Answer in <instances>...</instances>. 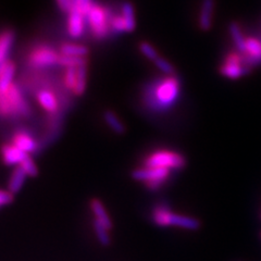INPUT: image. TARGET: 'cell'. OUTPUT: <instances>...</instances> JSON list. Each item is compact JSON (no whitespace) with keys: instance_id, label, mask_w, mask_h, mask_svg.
Here are the masks:
<instances>
[{"instance_id":"cell-13","label":"cell","mask_w":261,"mask_h":261,"mask_svg":"<svg viewBox=\"0 0 261 261\" xmlns=\"http://www.w3.org/2000/svg\"><path fill=\"white\" fill-rule=\"evenodd\" d=\"M14 72L15 64L12 61L7 60L2 63V67H0V91L5 92L10 87L11 84H13L12 79Z\"/></svg>"},{"instance_id":"cell-36","label":"cell","mask_w":261,"mask_h":261,"mask_svg":"<svg viewBox=\"0 0 261 261\" xmlns=\"http://www.w3.org/2000/svg\"><path fill=\"white\" fill-rule=\"evenodd\" d=\"M260 236H261V233H260Z\"/></svg>"},{"instance_id":"cell-15","label":"cell","mask_w":261,"mask_h":261,"mask_svg":"<svg viewBox=\"0 0 261 261\" xmlns=\"http://www.w3.org/2000/svg\"><path fill=\"white\" fill-rule=\"evenodd\" d=\"M14 32L12 30H4L0 36V62L4 63L7 61L9 51L14 42Z\"/></svg>"},{"instance_id":"cell-21","label":"cell","mask_w":261,"mask_h":261,"mask_svg":"<svg viewBox=\"0 0 261 261\" xmlns=\"http://www.w3.org/2000/svg\"><path fill=\"white\" fill-rule=\"evenodd\" d=\"M122 16L124 19L126 32H133L136 27L134 7L130 3H124L122 5Z\"/></svg>"},{"instance_id":"cell-27","label":"cell","mask_w":261,"mask_h":261,"mask_svg":"<svg viewBox=\"0 0 261 261\" xmlns=\"http://www.w3.org/2000/svg\"><path fill=\"white\" fill-rule=\"evenodd\" d=\"M140 50L147 59H149L151 61H154L159 57L156 49H154L149 43H147V42H142L140 44Z\"/></svg>"},{"instance_id":"cell-2","label":"cell","mask_w":261,"mask_h":261,"mask_svg":"<svg viewBox=\"0 0 261 261\" xmlns=\"http://www.w3.org/2000/svg\"><path fill=\"white\" fill-rule=\"evenodd\" d=\"M153 222L159 226L173 225L186 230H197L200 226L198 220L191 217L173 214L166 207H156L152 211Z\"/></svg>"},{"instance_id":"cell-10","label":"cell","mask_w":261,"mask_h":261,"mask_svg":"<svg viewBox=\"0 0 261 261\" xmlns=\"http://www.w3.org/2000/svg\"><path fill=\"white\" fill-rule=\"evenodd\" d=\"M84 14L75 10L72 9L69 12L68 16V32L69 34L73 38H79L85 31V20H84Z\"/></svg>"},{"instance_id":"cell-14","label":"cell","mask_w":261,"mask_h":261,"mask_svg":"<svg viewBox=\"0 0 261 261\" xmlns=\"http://www.w3.org/2000/svg\"><path fill=\"white\" fill-rule=\"evenodd\" d=\"M37 100L47 112L55 113L59 108L56 96L50 91H47V89H42L37 93Z\"/></svg>"},{"instance_id":"cell-9","label":"cell","mask_w":261,"mask_h":261,"mask_svg":"<svg viewBox=\"0 0 261 261\" xmlns=\"http://www.w3.org/2000/svg\"><path fill=\"white\" fill-rule=\"evenodd\" d=\"M250 67L261 63V39L257 37H246L245 53L243 54Z\"/></svg>"},{"instance_id":"cell-4","label":"cell","mask_w":261,"mask_h":261,"mask_svg":"<svg viewBox=\"0 0 261 261\" xmlns=\"http://www.w3.org/2000/svg\"><path fill=\"white\" fill-rule=\"evenodd\" d=\"M250 68L243 54L233 51L226 55L224 62L220 67V73L227 79L238 80L249 73Z\"/></svg>"},{"instance_id":"cell-32","label":"cell","mask_w":261,"mask_h":261,"mask_svg":"<svg viewBox=\"0 0 261 261\" xmlns=\"http://www.w3.org/2000/svg\"><path fill=\"white\" fill-rule=\"evenodd\" d=\"M13 200V194L10 191H5L3 190L0 192V205L6 206L9 205Z\"/></svg>"},{"instance_id":"cell-3","label":"cell","mask_w":261,"mask_h":261,"mask_svg":"<svg viewBox=\"0 0 261 261\" xmlns=\"http://www.w3.org/2000/svg\"><path fill=\"white\" fill-rule=\"evenodd\" d=\"M2 100H0V110L3 116H11V114H25L29 113V107L25 100L14 84L5 92H2Z\"/></svg>"},{"instance_id":"cell-16","label":"cell","mask_w":261,"mask_h":261,"mask_svg":"<svg viewBox=\"0 0 261 261\" xmlns=\"http://www.w3.org/2000/svg\"><path fill=\"white\" fill-rule=\"evenodd\" d=\"M12 144L18 147L24 152H32L36 149V143L33 138L24 132H18L15 133L12 140Z\"/></svg>"},{"instance_id":"cell-12","label":"cell","mask_w":261,"mask_h":261,"mask_svg":"<svg viewBox=\"0 0 261 261\" xmlns=\"http://www.w3.org/2000/svg\"><path fill=\"white\" fill-rule=\"evenodd\" d=\"M28 156L27 152L22 151L18 147L12 145L3 146V160L7 166H13L21 163Z\"/></svg>"},{"instance_id":"cell-31","label":"cell","mask_w":261,"mask_h":261,"mask_svg":"<svg viewBox=\"0 0 261 261\" xmlns=\"http://www.w3.org/2000/svg\"><path fill=\"white\" fill-rule=\"evenodd\" d=\"M154 64L157 65L158 69L161 70L163 73H166V74H172L173 73V67L172 64H171L168 60L161 58V57H158V58L153 61Z\"/></svg>"},{"instance_id":"cell-25","label":"cell","mask_w":261,"mask_h":261,"mask_svg":"<svg viewBox=\"0 0 261 261\" xmlns=\"http://www.w3.org/2000/svg\"><path fill=\"white\" fill-rule=\"evenodd\" d=\"M59 64L64 65V67H75L79 68L81 65H85L86 64V59L85 58H80V57H68V56H62L60 57Z\"/></svg>"},{"instance_id":"cell-20","label":"cell","mask_w":261,"mask_h":261,"mask_svg":"<svg viewBox=\"0 0 261 261\" xmlns=\"http://www.w3.org/2000/svg\"><path fill=\"white\" fill-rule=\"evenodd\" d=\"M60 53L62 56L80 57V58H85V57L88 55V48L83 45L64 44L60 48Z\"/></svg>"},{"instance_id":"cell-5","label":"cell","mask_w":261,"mask_h":261,"mask_svg":"<svg viewBox=\"0 0 261 261\" xmlns=\"http://www.w3.org/2000/svg\"><path fill=\"white\" fill-rule=\"evenodd\" d=\"M146 167L162 169H181L185 166V158L175 151L158 150L151 153L144 161Z\"/></svg>"},{"instance_id":"cell-34","label":"cell","mask_w":261,"mask_h":261,"mask_svg":"<svg viewBox=\"0 0 261 261\" xmlns=\"http://www.w3.org/2000/svg\"><path fill=\"white\" fill-rule=\"evenodd\" d=\"M162 184H163V182H161V181H151V182H146L145 183V185L151 191H156V190L160 189Z\"/></svg>"},{"instance_id":"cell-19","label":"cell","mask_w":261,"mask_h":261,"mask_svg":"<svg viewBox=\"0 0 261 261\" xmlns=\"http://www.w3.org/2000/svg\"><path fill=\"white\" fill-rule=\"evenodd\" d=\"M91 208H92L94 215L96 217V220H98V221L101 222L106 227L108 228V230H110L111 226H112V223L110 221L107 211H106V209L102 206V203L100 202V200L97 199V198L92 199Z\"/></svg>"},{"instance_id":"cell-7","label":"cell","mask_w":261,"mask_h":261,"mask_svg":"<svg viewBox=\"0 0 261 261\" xmlns=\"http://www.w3.org/2000/svg\"><path fill=\"white\" fill-rule=\"evenodd\" d=\"M60 55L48 46H38L29 56V63L34 68H46L59 63Z\"/></svg>"},{"instance_id":"cell-1","label":"cell","mask_w":261,"mask_h":261,"mask_svg":"<svg viewBox=\"0 0 261 261\" xmlns=\"http://www.w3.org/2000/svg\"><path fill=\"white\" fill-rule=\"evenodd\" d=\"M179 94V82L169 76L153 83L146 94L147 105L153 110H167L172 107Z\"/></svg>"},{"instance_id":"cell-23","label":"cell","mask_w":261,"mask_h":261,"mask_svg":"<svg viewBox=\"0 0 261 261\" xmlns=\"http://www.w3.org/2000/svg\"><path fill=\"white\" fill-rule=\"evenodd\" d=\"M86 79H87V69L86 64L81 65L77 68V76H76V83L75 87L73 89V93L77 96H81L85 92L86 88Z\"/></svg>"},{"instance_id":"cell-11","label":"cell","mask_w":261,"mask_h":261,"mask_svg":"<svg viewBox=\"0 0 261 261\" xmlns=\"http://www.w3.org/2000/svg\"><path fill=\"white\" fill-rule=\"evenodd\" d=\"M215 10V0H202L198 24L202 31H209L212 25V16Z\"/></svg>"},{"instance_id":"cell-6","label":"cell","mask_w":261,"mask_h":261,"mask_svg":"<svg viewBox=\"0 0 261 261\" xmlns=\"http://www.w3.org/2000/svg\"><path fill=\"white\" fill-rule=\"evenodd\" d=\"M88 24L96 38L101 39L107 36L110 31V20L111 16L108 13V10L105 9L101 6L94 4L92 9L87 14Z\"/></svg>"},{"instance_id":"cell-33","label":"cell","mask_w":261,"mask_h":261,"mask_svg":"<svg viewBox=\"0 0 261 261\" xmlns=\"http://www.w3.org/2000/svg\"><path fill=\"white\" fill-rule=\"evenodd\" d=\"M57 5L60 8V10L63 12H70L73 9V2L72 0H56Z\"/></svg>"},{"instance_id":"cell-24","label":"cell","mask_w":261,"mask_h":261,"mask_svg":"<svg viewBox=\"0 0 261 261\" xmlns=\"http://www.w3.org/2000/svg\"><path fill=\"white\" fill-rule=\"evenodd\" d=\"M94 228H95L98 241H99L100 244L103 245V246H108L110 244V236L108 234V228L106 227L101 222L98 221V220H95L94 221Z\"/></svg>"},{"instance_id":"cell-17","label":"cell","mask_w":261,"mask_h":261,"mask_svg":"<svg viewBox=\"0 0 261 261\" xmlns=\"http://www.w3.org/2000/svg\"><path fill=\"white\" fill-rule=\"evenodd\" d=\"M228 31H230L232 40L236 49H238V51L244 54L245 45H246V38L244 37L240 24L238 22H231L230 25H228Z\"/></svg>"},{"instance_id":"cell-8","label":"cell","mask_w":261,"mask_h":261,"mask_svg":"<svg viewBox=\"0 0 261 261\" xmlns=\"http://www.w3.org/2000/svg\"><path fill=\"white\" fill-rule=\"evenodd\" d=\"M170 174L169 169L162 168H151L146 167L143 169H136L132 172V177L136 181L151 182V181H161L165 182Z\"/></svg>"},{"instance_id":"cell-29","label":"cell","mask_w":261,"mask_h":261,"mask_svg":"<svg viewBox=\"0 0 261 261\" xmlns=\"http://www.w3.org/2000/svg\"><path fill=\"white\" fill-rule=\"evenodd\" d=\"M110 28H111L114 32H116V33L126 32L123 16H122V15H114V16H111Z\"/></svg>"},{"instance_id":"cell-22","label":"cell","mask_w":261,"mask_h":261,"mask_svg":"<svg viewBox=\"0 0 261 261\" xmlns=\"http://www.w3.org/2000/svg\"><path fill=\"white\" fill-rule=\"evenodd\" d=\"M103 119L106 121V123L108 124V126L113 130L114 133L117 134H123L125 127L123 123L119 120V118L116 116V113L113 111H106L103 114Z\"/></svg>"},{"instance_id":"cell-30","label":"cell","mask_w":261,"mask_h":261,"mask_svg":"<svg viewBox=\"0 0 261 261\" xmlns=\"http://www.w3.org/2000/svg\"><path fill=\"white\" fill-rule=\"evenodd\" d=\"M20 166L25 170V172L28 173V175H30V176H36L37 175V173H38V171H37V168H36V166H35V163H34V161L32 160V158L29 156L25 157V159H24L21 163H20Z\"/></svg>"},{"instance_id":"cell-18","label":"cell","mask_w":261,"mask_h":261,"mask_svg":"<svg viewBox=\"0 0 261 261\" xmlns=\"http://www.w3.org/2000/svg\"><path fill=\"white\" fill-rule=\"evenodd\" d=\"M27 176H28V173L25 172V170H24L21 166L16 167L10 177L8 189H9V191L12 194L18 193L21 190V187L23 186L24 182H25Z\"/></svg>"},{"instance_id":"cell-35","label":"cell","mask_w":261,"mask_h":261,"mask_svg":"<svg viewBox=\"0 0 261 261\" xmlns=\"http://www.w3.org/2000/svg\"><path fill=\"white\" fill-rule=\"evenodd\" d=\"M260 219H261V215H260Z\"/></svg>"},{"instance_id":"cell-26","label":"cell","mask_w":261,"mask_h":261,"mask_svg":"<svg viewBox=\"0 0 261 261\" xmlns=\"http://www.w3.org/2000/svg\"><path fill=\"white\" fill-rule=\"evenodd\" d=\"M76 76H77V68L75 67H69L67 68L64 74V84L71 91H73L75 87L76 83Z\"/></svg>"},{"instance_id":"cell-28","label":"cell","mask_w":261,"mask_h":261,"mask_svg":"<svg viewBox=\"0 0 261 261\" xmlns=\"http://www.w3.org/2000/svg\"><path fill=\"white\" fill-rule=\"evenodd\" d=\"M73 2V9H75L84 15H87L89 10L92 9L94 5L93 0H72Z\"/></svg>"}]
</instances>
